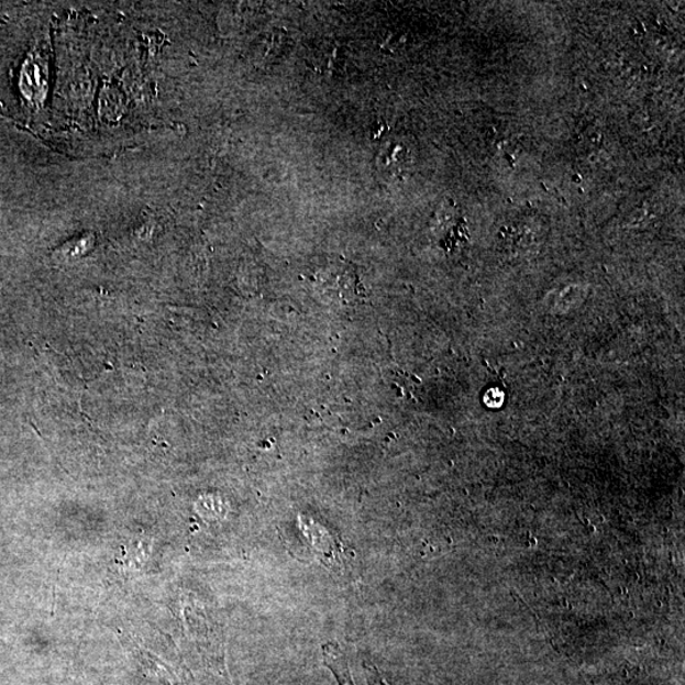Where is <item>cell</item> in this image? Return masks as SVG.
<instances>
[{
    "label": "cell",
    "instance_id": "obj_1",
    "mask_svg": "<svg viewBox=\"0 0 685 685\" xmlns=\"http://www.w3.org/2000/svg\"><path fill=\"white\" fill-rule=\"evenodd\" d=\"M323 653L324 662L330 667V671L334 673L338 683L341 685H354L349 662H346V658L341 649L334 645V643H329V645L324 647Z\"/></svg>",
    "mask_w": 685,
    "mask_h": 685
},
{
    "label": "cell",
    "instance_id": "obj_2",
    "mask_svg": "<svg viewBox=\"0 0 685 685\" xmlns=\"http://www.w3.org/2000/svg\"><path fill=\"white\" fill-rule=\"evenodd\" d=\"M367 678L369 685H389L383 678V675L378 673L374 665L367 666Z\"/></svg>",
    "mask_w": 685,
    "mask_h": 685
}]
</instances>
